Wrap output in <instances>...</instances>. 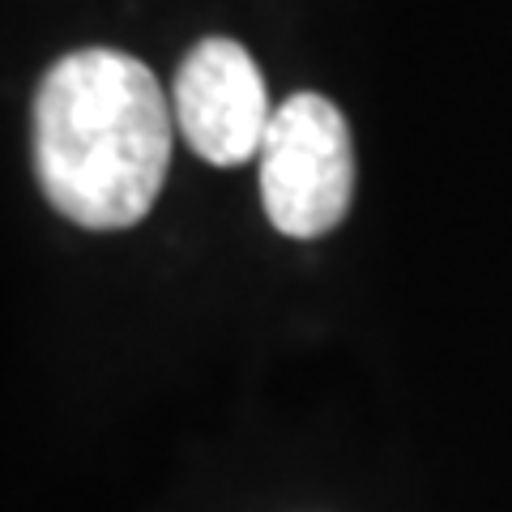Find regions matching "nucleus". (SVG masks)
<instances>
[{
    "label": "nucleus",
    "mask_w": 512,
    "mask_h": 512,
    "mask_svg": "<svg viewBox=\"0 0 512 512\" xmlns=\"http://www.w3.org/2000/svg\"><path fill=\"white\" fill-rule=\"evenodd\" d=\"M171 137V99L141 60L86 47L43 73L35 171L43 197L77 227H137L163 192Z\"/></svg>",
    "instance_id": "nucleus-1"
},
{
    "label": "nucleus",
    "mask_w": 512,
    "mask_h": 512,
    "mask_svg": "<svg viewBox=\"0 0 512 512\" xmlns=\"http://www.w3.org/2000/svg\"><path fill=\"white\" fill-rule=\"evenodd\" d=\"M269 222L291 239L329 235L355 197L350 124L325 94H291L274 107L256 154Z\"/></svg>",
    "instance_id": "nucleus-2"
},
{
    "label": "nucleus",
    "mask_w": 512,
    "mask_h": 512,
    "mask_svg": "<svg viewBox=\"0 0 512 512\" xmlns=\"http://www.w3.org/2000/svg\"><path fill=\"white\" fill-rule=\"evenodd\" d=\"M171 111L180 137L214 167H239L261 154L274 120L265 77L244 43L201 39L175 73Z\"/></svg>",
    "instance_id": "nucleus-3"
}]
</instances>
